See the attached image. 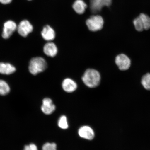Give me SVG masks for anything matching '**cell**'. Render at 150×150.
I'll return each instance as SVG.
<instances>
[{"mask_svg":"<svg viewBox=\"0 0 150 150\" xmlns=\"http://www.w3.org/2000/svg\"><path fill=\"white\" fill-rule=\"evenodd\" d=\"M83 83L90 88L98 87L100 83L101 76L98 71L93 69L86 70L82 77Z\"/></svg>","mask_w":150,"mask_h":150,"instance_id":"6da1fadb","label":"cell"},{"mask_svg":"<svg viewBox=\"0 0 150 150\" xmlns=\"http://www.w3.org/2000/svg\"><path fill=\"white\" fill-rule=\"evenodd\" d=\"M47 67V63L45 59L41 57H33L30 61L29 65V70L33 75H37L44 72Z\"/></svg>","mask_w":150,"mask_h":150,"instance_id":"7a4b0ae2","label":"cell"},{"mask_svg":"<svg viewBox=\"0 0 150 150\" xmlns=\"http://www.w3.org/2000/svg\"><path fill=\"white\" fill-rule=\"evenodd\" d=\"M86 24L90 31L96 32L102 29L104 21L102 16L99 15H95L88 19Z\"/></svg>","mask_w":150,"mask_h":150,"instance_id":"3957f363","label":"cell"},{"mask_svg":"<svg viewBox=\"0 0 150 150\" xmlns=\"http://www.w3.org/2000/svg\"><path fill=\"white\" fill-rule=\"evenodd\" d=\"M115 63L119 70L122 71L128 70L131 65L130 58L124 54H119L116 56Z\"/></svg>","mask_w":150,"mask_h":150,"instance_id":"277c9868","label":"cell"},{"mask_svg":"<svg viewBox=\"0 0 150 150\" xmlns=\"http://www.w3.org/2000/svg\"><path fill=\"white\" fill-rule=\"evenodd\" d=\"M33 26L27 20H23L21 22L17 27L18 33L21 36L26 37L33 30Z\"/></svg>","mask_w":150,"mask_h":150,"instance_id":"5b68a950","label":"cell"},{"mask_svg":"<svg viewBox=\"0 0 150 150\" xmlns=\"http://www.w3.org/2000/svg\"><path fill=\"white\" fill-rule=\"evenodd\" d=\"M16 22L12 20H8L4 24L2 37L4 39H8L17 29Z\"/></svg>","mask_w":150,"mask_h":150,"instance_id":"8992f818","label":"cell"},{"mask_svg":"<svg viewBox=\"0 0 150 150\" xmlns=\"http://www.w3.org/2000/svg\"><path fill=\"white\" fill-rule=\"evenodd\" d=\"M112 2V0H91L90 8L92 12L96 13L100 12L103 7L110 6Z\"/></svg>","mask_w":150,"mask_h":150,"instance_id":"52a82bcc","label":"cell"},{"mask_svg":"<svg viewBox=\"0 0 150 150\" xmlns=\"http://www.w3.org/2000/svg\"><path fill=\"white\" fill-rule=\"evenodd\" d=\"M41 110L43 113L46 115H50L55 111V105L53 104L51 99L46 98L43 99Z\"/></svg>","mask_w":150,"mask_h":150,"instance_id":"ba28073f","label":"cell"},{"mask_svg":"<svg viewBox=\"0 0 150 150\" xmlns=\"http://www.w3.org/2000/svg\"><path fill=\"white\" fill-rule=\"evenodd\" d=\"M78 134L81 137L88 140L93 139L95 137V132L93 129L86 125L80 127L79 129Z\"/></svg>","mask_w":150,"mask_h":150,"instance_id":"9c48e42d","label":"cell"},{"mask_svg":"<svg viewBox=\"0 0 150 150\" xmlns=\"http://www.w3.org/2000/svg\"><path fill=\"white\" fill-rule=\"evenodd\" d=\"M62 86L64 91L68 93L74 92L78 87L76 82L70 78H65L64 80Z\"/></svg>","mask_w":150,"mask_h":150,"instance_id":"30bf717a","label":"cell"},{"mask_svg":"<svg viewBox=\"0 0 150 150\" xmlns=\"http://www.w3.org/2000/svg\"><path fill=\"white\" fill-rule=\"evenodd\" d=\"M41 35L45 40L49 42L53 40L56 37L55 30L49 25H46L43 28Z\"/></svg>","mask_w":150,"mask_h":150,"instance_id":"8fae6325","label":"cell"},{"mask_svg":"<svg viewBox=\"0 0 150 150\" xmlns=\"http://www.w3.org/2000/svg\"><path fill=\"white\" fill-rule=\"evenodd\" d=\"M43 51L47 56L51 57H55L58 53V48L54 43L50 42L45 45Z\"/></svg>","mask_w":150,"mask_h":150,"instance_id":"7c38bea8","label":"cell"},{"mask_svg":"<svg viewBox=\"0 0 150 150\" xmlns=\"http://www.w3.org/2000/svg\"><path fill=\"white\" fill-rule=\"evenodd\" d=\"M16 71V67L10 63H0V74L10 75L13 74Z\"/></svg>","mask_w":150,"mask_h":150,"instance_id":"4fadbf2b","label":"cell"},{"mask_svg":"<svg viewBox=\"0 0 150 150\" xmlns=\"http://www.w3.org/2000/svg\"><path fill=\"white\" fill-rule=\"evenodd\" d=\"M87 7V5L83 0H76L73 5V8L77 13L83 14Z\"/></svg>","mask_w":150,"mask_h":150,"instance_id":"5bb4252c","label":"cell"},{"mask_svg":"<svg viewBox=\"0 0 150 150\" xmlns=\"http://www.w3.org/2000/svg\"><path fill=\"white\" fill-rule=\"evenodd\" d=\"M10 91V88L8 84L4 80H0V95H6Z\"/></svg>","mask_w":150,"mask_h":150,"instance_id":"9a60e30c","label":"cell"},{"mask_svg":"<svg viewBox=\"0 0 150 150\" xmlns=\"http://www.w3.org/2000/svg\"><path fill=\"white\" fill-rule=\"evenodd\" d=\"M141 83L146 90L150 91V74L147 73L142 76L141 80Z\"/></svg>","mask_w":150,"mask_h":150,"instance_id":"2e32d148","label":"cell"},{"mask_svg":"<svg viewBox=\"0 0 150 150\" xmlns=\"http://www.w3.org/2000/svg\"><path fill=\"white\" fill-rule=\"evenodd\" d=\"M142 24H143L144 30H148L150 29V17L147 15L142 13L139 16Z\"/></svg>","mask_w":150,"mask_h":150,"instance_id":"e0dca14e","label":"cell"},{"mask_svg":"<svg viewBox=\"0 0 150 150\" xmlns=\"http://www.w3.org/2000/svg\"><path fill=\"white\" fill-rule=\"evenodd\" d=\"M58 126L63 129H66L68 128L69 125L67 119L65 115L62 116L60 117L58 121Z\"/></svg>","mask_w":150,"mask_h":150,"instance_id":"ac0fdd59","label":"cell"},{"mask_svg":"<svg viewBox=\"0 0 150 150\" xmlns=\"http://www.w3.org/2000/svg\"><path fill=\"white\" fill-rule=\"evenodd\" d=\"M135 28L137 31L142 32L144 30L143 24L139 17L134 19L133 21Z\"/></svg>","mask_w":150,"mask_h":150,"instance_id":"d6986e66","label":"cell"},{"mask_svg":"<svg viewBox=\"0 0 150 150\" xmlns=\"http://www.w3.org/2000/svg\"><path fill=\"white\" fill-rule=\"evenodd\" d=\"M42 150H57V145L55 143H46L42 146Z\"/></svg>","mask_w":150,"mask_h":150,"instance_id":"ffe728a7","label":"cell"},{"mask_svg":"<svg viewBox=\"0 0 150 150\" xmlns=\"http://www.w3.org/2000/svg\"><path fill=\"white\" fill-rule=\"evenodd\" d=\"M23 150H38L37 146L33 144H30L29 145H26Z\"/></svg>","mask_w":150,"mask_h":150,"instance_id":"44dd1931","label":"cell"},{"mask_svg":"<svg viewBox=\"0 0 150 150\" xmlns=\"http://www.w3.org/2000/svg\"><path fill=\"white\" fill-rule=\"evenodd\" d=\"M12 0H0V3L3 4L7 5L12 2Z\"/></svg>","mask_w":150,"mask_h":150,"instance_id":"7402d4cb","label":"cell"},{"mask_svg":"<svg viewBox=\"0 0 150 150\" xmlns=\"http://www.w3.org/2000/svg\"><path fill=\"white\" fill-rule=\"evenodd\" d=\"M28 1H32V0H28Z\"/></svg>","mask_w":150,"mask_h":150,"instance_id":"603a6c76","label":"cell"}]
</instances>
